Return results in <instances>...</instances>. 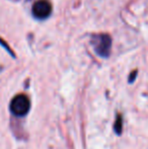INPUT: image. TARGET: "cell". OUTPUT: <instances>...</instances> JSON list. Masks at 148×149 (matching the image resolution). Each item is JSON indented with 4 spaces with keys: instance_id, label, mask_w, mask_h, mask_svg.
Here are the masks:
<instances>
[{
    "instance_id": "6da1fadb",
    "label": "cell",
    "mask_w": 148,
    "mask_h": 149,
    "mask_svg": "<svg viewBox=\"0 0 148 149\" xmlns=\"http://www.w3.org/2000/svg\"><path fill=\"white\" fill-rule=\"evenodd\" d=\"M91 45L94 48L95 53L103 58H108L111 55L112 38L108 33H97L91 36Z\"/></svg>"
},
{
    "instance_id": "7a4b0ae2",
    "label": "cell",
    "mask_w": 148,
    "mask_h": 149,
    "mask_svg": "<svg viewBox=\"0 0 148 149\" xmlns=\"http://www.w3.org/2000/svg\"><path fill=\"white\" fill-rule=\"evenodd\" d=\"M31 108L30 100L24 94H18L13 100H11L10 104V111L16 116H24L28 113Z\"/></svg>"
},
{
    "instance_id": "3957f363",
    "label": "cell",
    "mask_w": 148,
    "mask_h": 149,
    "mask_svg": "<svg viewBox=\"0 0 148 149\" xmlns=\"http://www.w3.org/2000/svg\"><path fill=\"white\" fill-rule=\"evenodd\" d=\"M52 13V4L48 0H39L33 5V14L38 19H45Z\"/></svg>"
},
{
    "instance_id": "277c9868",
    "label": "cell",
    "mask_w": 148,
    "mask_h": 149,
    "mask_svg": "<svg viewBox=\"0 0 148 149\" xmlns=\"http://www.w3.org/2000/svg\"><path fill=\"white\" fill-rule=\"evenodd\" d=\"M114 128H115V132H116L118 135H121L122 130H123V119L121 115L117 116V120H116V122H115Z\"/></svg>"
},
{
    "instance_id": "5b68a950",
    "label": "cell",
    "mask_w": 148,
    "mask_h": 149,
    "mask_svg": "<svg viewBox=\"0 0 148 149\" xmlns=\"http://www.w3.org/2000/svg\"><path fill=\"white\" fill-rule=\"evenodd\" d=\"M137 70H134L133 72H131L130 76H129V83H133L136 79V76H137Z\"/></svg>"
},
{
    "instance_id": "8992f818",
    "label": "cell",
    "mask_w": 148,
    "mask_h": 149,
    "mask_svg": "<svg viewBox=\"0 0 148 149\" xmlns=\"http://www.w3.org/2000/svg\"><path fill=\"white\" fill-rule=\"evenodd\" d=\"M0 44H1V45H2V46H3V47H4V48H5V49H6V50H7V51H8V52H9V54H10V55H11V56H12V57H14V54H13V53H12L11 49H10V48H9V47H8V46H7V45H6V44H5V43H4V41H2V40H1V39H0Z\"/></svg>"
}]
</instances>
